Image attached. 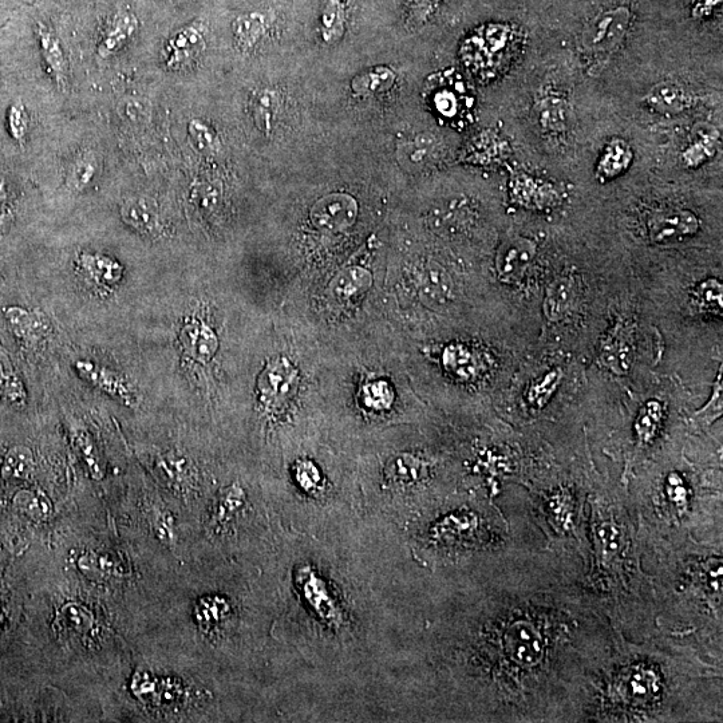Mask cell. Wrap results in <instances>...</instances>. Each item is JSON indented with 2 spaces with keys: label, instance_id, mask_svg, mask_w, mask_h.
I'll return each mask as SVG.
<instances>
[{
  "label": "cell",
  "instance_id": "obj_34",
  "mask_svg": "<svg viewBox=\"0 0 723 723\" xmlns=\"http://www.w3.org/2000/svg\"><path fill=\"white\" fill-rule=\"evenodd\" d=\"M371 283L373 280L369 271L361 267H350L339 272L331 283V291L337 298L349 300L369 290Z\"/></svg>",
  "mask_w": 723,
  "mask_h": 723
},
{
  "label": "cell",
  "instance_id": "obj_2",
  "mask_svg": "<svg viewBox=\"0 0 723 723\" xmlns=\"http://www.w3.org/2000/svg\"><path fill=\"white\" fill-rule=\"evenodd\" d=\"M723 721V662L658 632L630 640L620 634L584 694L578 722L683 723Z\"/></svg>",
  "mask_w": 723,
  "mask_h": 723
},
{
  "label": "cell",
  "instance_id": "obj_24",
  "mask_svg": "<svg viewBox=\"0 0 723 723\" xmlns=\"http://www.w3.org/2000/svg\"><path fill=\"white\" fill-rule=\"evenodd\" d=\"M180 343L189 357L201 363L211 361L219 349V339L211 327L197 319L185 323L181 330Z\"/></svg>",
  "mask_w": 723,
  "mask_h": 723
},
{
  "label": "cell",
  "instance_id": "obj_1",
  "mask_svg": "<svg viewBox=\"0 0 723 723\" xmlns=\"http://www.w3.org/2000/svg\"><path fill=\"white\" fill-rule=\"evenodd\" d=\"M440 570L444 603L426 654L436 719L578 722L620 636L583 586L586 568L516 543Z\"/></svg>",
  "mask_w": 723,
  "mask_h": 723
},
{
  "label": "cell",
  "instance_id": "obj_14",
  "mask_svg": "<svg viewBox=\"0 0 723 723\" xmlns=\"http://www.w3.org/2000/svg\"><path fill=\"white\" fill-rule=\"evenodd\" d=\"M535 241L523 236H511L501 244L496 259L499 278L507 284L519 283L535 259Z\"/></svg>",
  "mask_w": 723,
  "mask_h": 723
},
{
  "label": "cell",
  "instance_id": "obj_47",
  "mask_svg": "<svg viewBox=\"0 0 723 723\" xmlns=\"http://www.w3.org/2000/svg\"><path fill=\"white\" fill-rule=\"evenodd\" d=\"M391 391L389 386L383 382L371 383L365 389V402L367 406L374 409H383L391 402Z\"/></svg>",
  "mask_w": 723,
  "mask_h": 723
},
{
  "label": "cell",
  "instance_id": "obj_18",
  "mask_svg": "<svg viewBox=\"0 0 723 723\" xmlns=\"http://www.w3.org/2000/svg\"><path fill=\"white\" fill-rule=\"evenodd\" d=\"M536 121L549 136L559 137L570 132L574 114L570 102L559 94H544L535 105Z\"/></svg>",
  "mask_w": 723,
  "mask_h": 723
},
{
  "label": "cell",
  "instance_id": "obj_31",
  "mask_svg": "<svg viewBox=\"0 0 723 723\" xmlns=\"http://www.w3.org/2000/svg\"><path fill=\"white\" fill-rule=\"evenodd\" d=\"M35 458L27 446L18 445L11 448L3 457L0 465V476L6 482H25L33 477Z\"/></svg>",
  "mask_w": 723,
  "mask_h": 723
},
{
  "label": "cell",
  "instance_id": "obj_37",
  "mask_svg": "<svg viewBox=\"0 0 723 723\" xmlns=\"http://www.w3.org/2000/svg\"><path fill=\"white\" fill-rule=\"evenodd\" d=\"M97 172V157L90 152L79 154L69 169V175H67V185H69L71 191L77 193L84 192L85 189L93 183Z\"/></svg>",
  "mask_w": 723,
  "mask_h": 723
},
{
  "label": "cell",
  "instance_id": "obj_22",
  "mask_svg": "<svg viewBox=\"0 0 723 723\" xmlns=\"http://www.w3.org/2000/svg\"><path fill=\"white\" fill-rule=\"evenodd\" d=\"M579 303V284L572 276H561L545 292L544 312L552 322H561L574 312Z\"/></svg>",
  "mask_w": 723,
  "mask_h": 723
},
{
  "label": "cell",
  "instance_id": "obj_3",
  "mask_svg": "<svg viewBox=\"0 0 723 723\" xmlns=\"http://www.w3.org/2000/svg\"><path fill=\"white\" fill-rule=\"evenodd\" d=\"M587 533L590 555L583 586L627 639L657 635L653 582L643 566L638 523L628 492L592 485Z\"/></svg>",
  "mask_w": 723,
  "mask_h": 723
},
{
  "label": "cell",
  "instance_id": "obj_12",
  "mask_svg": "<svg viewBox=\"0 0 723 723\" xmlns=\"http://www.w3.org/2000/svg\"><path fill=\"white\" fill-rule=\"evenodd\" d=\"M358 203L347 193H331L312 205L311 223L320 231L342 232L353 227L358 217Z\"/></svg>",
  "mask_w": 723,
  "mask_h": 723
},
{
  "label": "cell",
  "instance_id": "obj_40",
  "mask_svg": "<svg viewBox=\"0 0 723 723\" xmlns=\"http://www.w3.org/2000/svg\"><path fill=\"white\" fill-rule=\"evenodd\" d=\"M561 381V373L559 370L551 371L543 378L533 382L527 391V404L531 408L540 410L551 401L553 393L559 387Z\"/></svg>",
  "mask_w": 723,
  "mask_h": 723
},
{
  "label": "cell",
  "instance_id": "obj_15",
  "mask_svg": "<svg viewBox=\"0 0 723 723\" xmlns=\"http://www.w3.org/2000/svg\"><path fill=\"white\" fill-rule=\"evenodd\" d=\"M666 426L665 406L659 401H649L640 408L632 422V450L630 465L634 464L640 454L653 449L661 440Z\"/></svg>",
  "mask_w": 723,
  "mask_h": 723
},
{
  "label": "cell",
  "instance_id": "obj_30",
  "mask_svg": "<svg viewBox=\"0 0 723 723\" xmlns=\"http://www.w3.org/2000/svg\"><path fill=\"white\" fill-rule=\"evenodd\" d=\"M268 29V18L264 13L239 15L232 23L233 37L241 53H250L264 37Z\"/></svg>",
  "mask_w": 723,
  "mask_h": 723
},
{
  "label": "cell",
  "instance_id": "obj_39",
  "mask_svg": "<svg viewBox=\"0 0 723 723\" xmlns=\"http://www.w3.org/2000/svg\"><path fill=\"white\" fill-rule=\"evenodd\" d=\"M481 355L466 347H453L445 354V365L462 377H474L484 367Z\"/></svg>",
  "mask_w": 723,
  "mask_h": 723
},
{
  "label": "cell",
  "instance_id": "obj_41",
  "mask_svg": "<svg viewBox=\"0 0 723 723\" xmlns=\"http://www.w3.org/2000/svg\"><path fill=\"white\" fill-rule=\"evenodd\" d=\"M188 133L199 152L213 154L220 149L219 137L207 122L197 118L192 120L188 124Z\"/></svg>",
  "mask_w": 723,
  "mask_h": 723
},
{
  "label": "cell",
  "instance_id": "obj_45",
  "mask_svg": "<svg viewBox=\"0 0 723 723\" xmlns=\"http://www.w3.org/2000/svg\"><path fill=\"white\" fill-rule=\"evenodd\" d=\"M296 481L300 491L306 492V495H314L316 489L322 488V476L318 468L310 461H302L296 469Z\"/></svg>",
  "mask_w": 723,
  "mask_h": 723
},
{
  "label": "cell",
  "instance_id": "obj_28",
  "mask_svg": "<svg viewBox=\"0 0 723 723\" xmlns=\"http://www.w3.org/2000/svg\"><path fill=\"white\" fill-rule=\"evenodd\" d=\"M719 138H721V134L714 126L703 125L701 128H697V133L683 150V164L687 168H699L703 164L709 163L718 152Z\"/></svg>",
  "mask_w": 723,
  "mask_h": 723
},
{
  "label": "cell",
  "instance_id": "obj_13",
  "mask_svg": "<svg viewBox=\"0 0 723 723\" xmlns=\"http://www.w3.org/2000/svg\"><path fill=\"white\" fill-rule=\"evenodd\" d=\"M298 370L286 358L268 363L259 378L260 399L267 408L278 410L291 398L298 385Z\"/></svg>",
  "mask_w": 723,
  "mask_h": 723
},
{
  "label": "cell",
  "instance_id": "obj_43",
  "mask_svg": "<svg viewBox=\"0 0 723 723\" xmlns=\"http://www.w3.org/2000/svg\"><path fill=\"white\" fill-rule=\"evenodd\" d=\"M695 300L703 310L721 312L722 284L717 279H707L695 288Z\"/></svg>",
  "mask_w": 723,
  "mask_h": 723
},
{
  "label": "cell",
  "instance_id": "obj_21",
  "mask_svg": "<svg viewBox=\"0 0 723 723\" xmlns=\"http://www.w3.org/2000/svg\"><path fill=\"white\" fill-rule=\"evenodd\" d=\"M35 35H37V42L39 50H41L43 61L47 67V73L54 79L55 84L58 88L65 89L67 82H69V74H67V61L65 51L61 39L54 33L50 26L45 23H37L35 27Z\"/></svg>",
  "mask_w": 723,
  "mask_h": 723
},
{
  "label": "cell",
  "instance_id": "obj_33",
  "mask_svg": "<svg viewBox=\"0 0 723 723\" xmlns=\"http://www.w3.org/2000/svg\"><path fill=\"white\" fill-rule=\"evenodd\" d=\"M395 79H397V75L390 67H375V69L355 77L351 82V89L357 96H378V94L389 92L395 84Z\"/></svg>",
  "mask_w": 723,
  "mask_h": 723
},
{
  "label": "cell",
  "instance_id": "obj_27",
  "mask_svg": "<svg viewBox=\"0 0 723 723\" xmlns=\"http://www.w3.org/2000/svg\"><path fill=\"white\" fill-rule=\"evenodd\" d=\"M79 270L92 282L102 287H113L121 282L124 267L114 258L98 252H82L77 259Z\"/></svg>",
  "mask_w": 723,
  "mask_h": 723
},
{
  "label": "cell",
  "instance_id": "obj_38",
  "mask_svg": "<svg viewBox=\"0 0 723 723\" xmlns=\"http://www.w3.org/2000/svg\"><path fill=\"white\" fill-rule=\"evenodd\" d=\"M278 104V94L274 90H262L255 98L254 106H252L255 125L266 136H270Z\"/></svg>",
  "mask_w": 723,
  "mask_h": 723
},
{
  "label": "cell",
  "instance_id": "obj_44",
  "mask_svg": "<svg viewBox=\"0 0 723 723\" xmlns=\"http://www.w3.org/2000/svg\"><path fill=\"white\" fill-rule=\"evenodd\" d=\"M444 0H405L408 22L413 26L424 25L438 10Z\"/></svg>",
  "mask_w": 723,
  "mask_h": 723
},
{
  "label": "cell",
  "instance_id": "obj_5",
  "mask_svg": "<svg viewBox=\"0 0 723 723\" xmlns=\"http://www.w3.org/2000/svg\"><path fill=\"white\" fill-rule=\"evenodd\" d=\"M417 551L434 568L454 566L476 557L504 551L516 543L545 544L528 517L509 520L491 496L446 499L417 521Z\"/></svg>",
  "mask_w": 723,
  "mask_h": 723
},
{
  "label": "cell",
  "instance_id": "obj_8",
  "mask_svg": "<svg viewBox=\"0 0 723 723\" xmlns=\"http://www.w3.org/2000/svg\"><path fill=\"white\" fill-rule=\"evenodd\" d=\"M631 19V11L619 6L603 11L588 22L580 45L592 66H602L622 46L630 30Z\"/></svg>",
  "mask_w": 723,
  "mask_h": 723
},
{
  "label": "cell",
  "instance_id": "obj_10",
  "mask_svg": "<svg viewBox=\"0 0 723 723\" xmlns=\"http://www.w3.org/2000/svg\"><path fill=\"white\" fill-rule=\"evenodd\" d=\"M701 227L697 215L689 209L665 208L651 213L647 232L653 243L673 244L697 235Z\"/></svg>",
  "mask_w": 723,
  "mask_h": 723
},
{
  "label": "cell",
  "instance_id": "obj_46",
  "mask_svg": "<svg viewBox=\"0 0 723 723\" xmlns=\"http://www.w3.org/2000/svg\"><path fill=\"white\" fill-rule=\"evenodd\" d=\"M433 149L434 144L429 137H418L412 144L405 146L406 160H409L412 164L425 163V161H428Z\"/></svg>",
  "mask_w": 723,
  "mask_h": 723
},
{
  "label": "cell",
  "instance_id": "obj_20",
  "mask_svg": "<svg viewBox=\"0 0 723 723\" xmlns=\"http://www.w3.org/2000/svg\"><path fill=\"white\" fill-rule=\"evenodd\" d=\"M120 213L122 221L141 235L156 237L164 231L163 219L153 201L133 197L124 201Z\"/></svg>",
  "mask_w": 723,
  "mask_h": 723
},
{
  "label": "cell",
  "instance_id": "obj_23",
  "mask_svg": "<svg viewBox=\"0 0 723 723\" xmlns=\"http://www.w3.org/2000/svg\"><path fill=\"white\" fill-rule=\"evenodd\" d=\"M140 21L132 11L122 10L113 15L97 45V54L109 58L117 54L137 34Z\"/></svg>",
  "mask_w": 723,
  "mask_h": 723
},
{
  "label": "cell",
  "instance_id": "obj_32",
  "mask_svg": "<svg viewBox=\"0 0 723 723\" xmlns=\"http://www.w3.org/2000/svg\"><path fill=\"white\" fill-rule=\"evenodd\" d=\"M512 195L519 203L536 208L548 207L555 203L557 197L552 187L529 176H521L513 181Z\"/></svg>",
  "mask_w": 723,
  "mask_h": 723
},
{
  "label": "cell",
  "instance_id": "obj_17",
  "mask_svg": "<svg viewBox=\"0 0 723 723\" xmlns=\"http://www.w3.org/2000/svg\"><path fill=\"white\" fill-rule=\"evenodd\" d=\"M634 353V330L627 323H618L604 339L600 362L612 373L624 375L631 369Z\"/></svg>",
  "mask_w": 723,
  "mask_h": 723
},
{
  "label": "cell",
  "instance_id": "obj_6",
  "mask_svg": "<svg viewBox=\"0 0 723 723\" xmlns=\"http://www.w3.org/2000/svg\"><path fill=\"white\" fill-rule=\"evenodd\" d=\"M207 679L163 659L134 654L132 666L102 706L104 722H197L216 717Z\"/></svg>",
  "mask_w": 723,
  "mask_h": 723
},
{
  "label": "cell",
  "instance_id": "obj_25",
  "mask_svg": "<svg viewBox=\"0 0 723 723\" xmlns=\"http://www.w3.org/2000/svg\"><path fill=\"white\" fill-rule=\"evenodd\" d=\"M70 441L75 454L88 470L90 478L96 482H102L106 478V464L104 456L98 449L97 442L84 425L74 424L70 426Z\"/></svg>",
  "mask_w": 723,
  "mask_h": 723
},
{
  "label": "cell",
  "instance_id": "obj_35",
  "mask_svg": "<svg viewBox=\"0 0 723 723\" xmlns=\"http://www.w3.org/2000/svg\"><path fill=\"white\" fill-rule=\"evenodd\" d=\"M346 19V7L342 0H325L320 14V31L327 43L341 41L345 34Z\"/></svg>",
  "mask_w": 723,
  "mask_h": 723
},
{
  "label": "cell",
  "instance_id": "obj_9",
  "mask_svg": "<svg viewBox=\"0 0 723 723\" xmlns=\"http://www.w3.org/2000/svg\"><path fill=\"white\" fill-rule=\"evenodd\" d=\"M430 108L441 121L450 125H462L469 120L473 98L460 75L453 71L433 75L425 90Z\"/></svg>",
  "mask_w": 723,
  "mask_h": 723
},
{
  "label": "cell",
  "instance_id": "obj_48",
  "mask_svg": "<svg viewBox=\"0 0 723 723\" xmlns=\"http://www.w3.org/2000/svg\"><path fill=\"white\" fill-rule=\"evenodd\" d=\"M722 413V385L719 383L718 385V391H715L713 394V397L710 398L709 405H706L705 408L702 410H699L695 416H697V421H695V425H701L706 426L713 424L715 420L719 416H721Z\"/></svg>",
  "mask_w": 723,
  "mask_h": 723
},
{
  "label": "cell",
  "instance_id": "obj_19",
  "mask_svg": "<svg viewBox=\"0 0 723 723\" xmlns=\"http://www.w3.org/2000/svg\"><path fill=\"white\" fill-rule=\"evenodd\" d=\"M698 98L685 86L675 82H661L647 93L645 104L663 116H675L697 105Z\"/></svg>",
  "mask_w": 723,
  "mask_h": 723
},
{
  "label": "cell",
  "instance_id": "obj_11",
  "mask_svg": "<svg viewBox=\"0 0 723 723\" xmlns=\"http://www.w3.org/2000/svg\"><path fill=\"white\" fill-rule=\"evenodd\" d=\"M205 47L207 42L204 22L195 21L181 27L165 42L161 58L168 70L179 71L199 59Z\"/></svg>",
  "mask_w": 723,
  "mask_h": 723
},
{
  "label": "cell",
  "instance_id": "obj_16",
  "mask_svg": "<svg viewBox=\"0 0 723 723\" xmlns=\"http://www.w3.org/2000/svg\"><path fill=\"white\" fill-rule=\"evenodd\" d=\"M74 369L79 377L88 381L90 385L104 391L105 394L117 399L121 404L129 406V408H136V393L130 387L129 382L117 371L98 365L96 362L88 361V359H78L74 363Z\"/></svg>",
  "mask_w": 723,
  "mask_h": 723
},
{
  "label": "cell",
  "instance_id": "obj_7",
  "mask_svg": "<svg viewBox=\"0 0 723 723\" xmlns=\"http://www.w3.org/2000/svg\"><path fill=\"white\" fill-rule=\"evenodd\" d=\"M592 485L575 480H557L547 485L533 484L525 496L529 516L552 551L578 561L587 568L588 500Z\"/></svg>",
  "mask_w": 723,
  "mask_h": 723
},
{
  "label": "cell",
  "instance_id": "obj_29",
  "mask_svg": "<svg viewBox=\"0 0 723 723\" xmlns=\"http://www.w3.org/2000/svg\"><path fill=\"white\" fill-rule=\"evenodd\" d=\"M632 158L634 153L631 146L626 141L616 138L604 148L596 165V176L602 181L614 180L630 168Z\"/></svg>",
  "mask_w": 723,
  "mask_h": 723
},
{
  "label": "cell",
  "instance_id": "obj_4",
  "mask_svg": "<svg viewBox=\"0 0 723 723\" xmlns=\"http://www.w3.org/2000/svg\"><path fill=\"white\" fill-rule=\"evenodd\" d=\"M658 631L723 662V543L687 540L643 553Z\"/></svg>",
  "mask_w": 723,
  "mask_h": 723
},
{
  "label": "cell",
  "instance_id": "obj_42",
  "mask_svg": "<svg viewBox=\"0 0 723 723\" xmlns=\"http://www.w3.org/2000/svg\"><path fill=\"white\" fill-rule=\"evenodd\" d=\"M7 128L14 141L23 145L29 136L30 114L22 100L14 101L7 112Z\"/></svg>",
  "mask_w": 723,
  "mask_h": 723
},
{
  "label": "cell",
  "instance_id": "obj_26",
  "mask_svg": "<svg viewBox=\"0 0 723 723\" xmlns=\"http://www.w3.org/2000/svg\"><path fill=\"white\" fill-rule=\"evenodd\" d=\"M5 316L15 337L27 346L37 345L49 334V320L39 312L27 311L23 307H9L5 310Z\"/></svg>",
  "mask_w": 723,
  "mask_h": 723
},
{
  "label": "cell",
  "instance_id": "obj_36",
  "mask_svg": "<svg viewBox=\"0 0 723 723\" xmlns=\"http://www.w3.org/2000/svg\"><path fill=\"white\" fill-rule=\"evenodd\" d=\"M0 398L14 406H25L27 402V393L21 377L11 367L9 359L2 354H0Z\"/></svg>",
  "mask_w": 723,
  "mask_h": 723
}]
</instances>
